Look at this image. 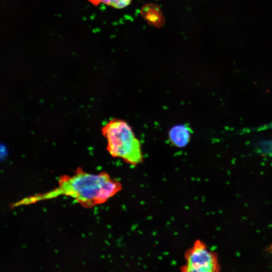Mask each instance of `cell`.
Returning a JSON list of instances; mask_svg holds the SVG:
<instances>
[{"label": "cell", "mask_w": 272, "mask_h": 272, "mask_svg": "<svg viewBox=\"0 0 272 272\" xmlns=\"http://www.w3.org/2000/svg\"><path fill=\"white\" fill-rule=\"evenodd\" d=\"M192 130L186 124L176 125L170 128L168 132L169 140L174 146L183 148L189 143Z\"/></svg>", "instance_id": "4"}, {"label": "cell", "mask_w": 272, "mask_h": 272, "mask_svg": "<svg viewBox=\"0 0 272 272\" xmlns=\"http://www.w3.org/2000/svg\"><path fill=\"white\" fill-rule=\"evenodd\" d=\"M268 249L269 252L272 254V243Z\"/></svg>", "instance_id": "7"}, {"label": "cell", "mask_w": 272, "mask_h": 272, "mask_svg": "<svg viewBox=\"0 0 272 272\" xmlns=\"http://www.w3.org/2000/svg\"><path fill=\"white\" fill-rule=\"evenodd\" d=\"M102 132L107 141V151L113 157L132 166L143 163L141 143L126 121L112 119L103 127Z\"/></svg>", "instance_id": "2"}, {"label": "cell", "mask_w": 272, "mask_h": 272, "mask_svg": "<svg viewBox=\"0 0 272 272\" xmlns=\"http://www.w3.org/2000/svg\"><path fill=\"white\" fill-rule=\"evenodd\" d=\"M141 15L151 25L160 28L165 23V19L161 10L156 5L148 4L141 10Z\"/></svg>", "instance_id": "5"}, {"label": "cell", "mask_w": 272, "mask_h": 272, "mask_svg": "<svg viewBox=\"0 0 272 272\" xmlns=\"http://www.w3.org/2000/svg\"><path fill=\"white\" fill-rule=\"evenodd\" d=\"M94 6L105 4L116 9H122L128 6L132 0H88Z\"/></svg>", "instance_id": "6"}, {"label": "cell", "mask_w": 272, "mask_h": 272, "mask_svg": "<svg viewBox=\"0 0 272 272\" xmlns=\"http://www.w3.org/2000/svg\"><path fill=\"white\" fill-rule=\"evenodd\" d=\"M183 272H218L221 270L217 254L210 250L202 241L196 240L185 252Z\"/></svg>", "instance_id": "3"}, {"label": "cell", "mask_w": 272, "mask_h": 272, "mask_svg": "<svg viewBox=\"0 0 272 272\" xmlns=\"http://www.w3.org/2000/svg\"><path fill=\"white\" fill-rule=\"evenodd\" d=\"M122 188L118 180L105 172L92 174L78 169L72 176H61L54 189L25 197L12 205V207L28 205L59 195L69 196L85 208L105 202Z\"/></svg>", "instance_id": "1"}]
</instances>
